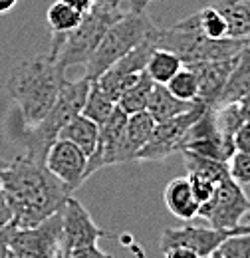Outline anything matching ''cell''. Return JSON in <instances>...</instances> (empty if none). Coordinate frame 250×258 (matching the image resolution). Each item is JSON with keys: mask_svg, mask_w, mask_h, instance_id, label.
<instances>
[{"mask_svg": "<svg viewBox=\"0 0 250 258\" xmlns=\"http://www.w3.org/2000/svg\"><path fill=\"white\" fill-rule=\"evenodd\" d=\"M0 191L12 211V223L34 226L62 211L70 189L46 167V163L20 155L0 173Z\"/></svg>", "mask_w": 250, "mask_h": 258, "instance_id": "cell-1", "label": "cell"}, {"mask_svg": "<svg viewBox=\"0 0 250 258\" xmlns=\"http://www.w3.org/2000/svg\"><path fill=\"white\" fill-rule=\"evenodd\" d=\"M66 84V68L48 54L16 64L6 82V94L16 101L20 121L34 125L54 107Z\"/></svg>", "mask_w": 250, "mask_h": 258, "instance_id": "cell-2", "label": "cell"}, {"mask_svg": "<svg viewBox=\"0 0 250 258\" xmlns=\"http://www.w3.org/2000/svg\"><path fill=\"white\" fill-rule=\"evenodd\" d=\"M92 80L86 76L78 82H68L56 99L54 107L46 113V117L34 125H24L22 121L18 123L16 133V143L24 147L26 157H32L36 161H46V155L52 147V143L60 137L62 127L76 115L82 111V105L86 101L88 90H90Z\"/></svg>", "mask_w": 250, "mask_h": 258, "instance_id": "cell-3", "label": "cell"}, {"mask_svg": "<svg viewBox=\"0 0 250 258\" xmlns=\"http://www.w3.org/2000/svg\"><path fill=\"white\" fill-rule=\"evenodd\" d=\"M153 42L157 48L175 52L183 60V64H193L203 60H222L236 56L244 44V38H222V40L209 38L201 30L195 12L171 28L157 26Z\"/></svg>", "mask_w": 250, "mask_h": 258, "instance_id": "cell-4", "label": "cell"}, {"mask_svg": "<svg viewBox=\"0 0 250 258\" xmlns=\"http://www.w3.org/2000/svg\"><path fill=\"white\" fill-rule=\"evenodd\" d=\"M157 24L149 18L147 10H129L121 14L103 34L94 54L86 62V78L97 80L107 68L123 58L135 46L145 42L155 32Z\"/></svg>", "mask_w": 250, "mask_h": 258, "instance_id": "cell-5", "label": "cell"}, {"mask_svg": "<svg viewBox=\"0 0 250 258\" xmlns=\"http://www.w3.org/2000/svg\"><path fill=\"white\" fill-rule=\"evenodd\" d=\"M125 12H115L109 8H103L94 4L92 10H88L80 24L68 34H52L50 54L64 66H86L90 56L94 54L95 46L103 38L105 30Z\"/></svg>", "mask_w": 250, "mask_h": 258, "instance_id": "cell-6", "label": "cell"}, {"mask_svg": "<svg viewBox=\"0 0 250 258\" xmlns=\"http://www.w3.org/2000/svg\"><path fill=\"white\" fill-rule=\"evenodd\" d=\"M0 258H62V211L26 228L2 226Z\"/></svg>", "mask_w": 250, "mask_h": 258, "instance_id": "cell-7", "label": "cell"}, {"mask_svg": "<svg viewBox=\"0 0 250 258\" xmlns=\"http://www.w3.org/2000/svg\"><path fill=\"white\" fill-rule=\"evenodd\" d=\"M103 236L109 234L95 225L88 209L70 195L62 207V258L109 256L97 246Z\"/></svg>", "mask_w": 250, "mask_h": 258, "instance_id": "cell-8", "label": "cell"}, {"mask_svg": "<svg viewBox=\"0 0 250 258\" xmlns=\"http://www.w3.org/2000/svg\"><path fill=\"white\" fill-rule=\"evenodd\" d=\"M250 209V199L246 197L240 183H236L232 177L220 181L205 203L199 205L197 217L209 221L215 228L232 230L244 221V215Z\"/></svg>", "mask_w": 250, "mask_h": 258, "instance_id": "cell-9", "label": "cell"}, {"mask_svg": "<svg viewBox=\"0 0 250 258\" xmlns=\"http://www.w3.org/2000/svg\"><path fill=\"white\" fill-rule=\"evenodd\" d=\"M205 109H207V105L197 101V105L193 109L155 123L149 141L137 151L135 161H163V159L171 157L173 153L181 151L189 127L199 119V115Z\"/></svg>", "mask_w": 250, "mask_h": 258, "instance_id": "cell-10", "label": "cell"}, {"mask_svg": "<svg viewBox=\"0 0 250 258\" xmlns=\"http://www.w3.org/2000/svg\"><path fill=\"white\" fill-rule=\"evenodd\" d=\"M127 113L119 105L111 111V115L105 119V123L99 125V137L94 153L88 157L86 167V179L92 177L103 167L129 163V155L125 149V125H127Z\"/></svg>", "mask_w": 250, "mask_h": 258, "instance_id": "cell-11", "label": "cell"}, {"mask_svg": "<svg viewBox=\"0 0 250 258\" xmlns=\"http://www.w3.org/2000/svg\"><path fill=\"white\" fill-rule=\"evenodd\" d=\"M157 30V28H155ZM153 36L155 32L151 34L145 42H141L139 46H135L131 52H127L123 58H119L111 68H107L95 82L97 86L105 92V96L111 97L115 103L119 96L123 94L125 90L141 76V72L145 70L147 66V60L155 48V42H153Z\"/></svg>", "mask_w": 250, "mask_h": 258, "instance_id": "cell-12", "label": "cell"}, {"mask_svg": "<svg viewBox=\"0 0 250 258\" xmlns=\"http://www.w3.org/2000/svg\"><path fill=\"white\" fill-rule=\"evenodd\" d=\"M232 234L230 230L215 228V226H179V228H165L161 234V252L167 248H187L195 258L211 256L213 250L220 242Z\"/></svg>", "mask_w": 250, "mask_h": 258, "instance_id": "cell-13", "label": "cell"}, {"mask_svg": "<svg viewBox=\"0 0 250 258\" xmlns=\"http://www.w3.org/2000/svg\"><path fill=\"white\" fill-rule=\"evenodd\" d=\"M46 167L62 181L64 185L74 193L82 187L86 181V167H88V155L72 141L58 137L48 155H46Z\"/></svg>", "mask_w": 250, "mask_h": 258, "instance_id": "cell-14", "label": "cell"}, {"mask_svg": "<svg viewBox=\"0 0 250 258\" xmlns=\"http://www.w3.org/2000/svg\"><path fill=\"white\" fill-rule=\"evenodd\" d=\"M234 62H236V56L222 58V60H203V62L185 64L195 72L197 82H199V99L197 101L205 103L207 107L220 105V97H222L228 78H230Z\"/></svg>", "mask_w": 250, "mask_h": 258, "instance_id": "cell-15", "label": "cell"}, {"mask_svg": "<svg viewBox=\"0 0 250 258\" xmlns=\"http://www.w3.org/2000/svg\"><path fill=\"white\" fill-rule=\"evenodd\" d=\"M163 201L169 209V213L181 221H191L199 213V201L191 189L189 177H175L169 181V185L163 191Z\"/></svg>", "mask_w": 250, "mask_h": 258, "instance_id": "cell-16", "label": "cell"}, {"mask_svg": "<svg viewBox=\"0 0 250 258\" xmlns=\"http://www.w3.org/2000/svg\"><path fill=\"white\" fill-rule=\"evenodd\" d=\"M250 92V36L244 38V44L240 48V52L236 54V62L230 72V78L224 86V92L220 97V105L222 103H230V101H238Z\"/></svg>", "mask_w": 250, "mask_h": 258, "instance_id": "cell-17", "label": "cell"}, {"mask_svg": "<svg viewBox=\"0 0 250 258\" xmlns=\"http://www.w3.org/2000/svg\"><path fill=\"white\" fill-rule=\"evenodd\" d=\"M195 105H197V101H185V99L175 97L165 84H155L145 111L155 119V123H159V121H165V119L185 113L189 109H193Z\"/></svg>", "mask_w": 250, "mask_h": 258, "instance_id": "cell-18", "label": "cell"}, {"mask_svg": "<svg viewBox=\"0 0 250 258\" xmlns=\"http://www.w3.org/2000/svg\"><path fill=\"white\" fill-rule=\"evenodd\" d=\"M60 137L68 139L72 143H76L88 157L94 153L95 145H97V137H99V125L92 121L90 117L76 113L60 131Z\"/></svg>", "mask_w": 250, "mask_h": 258, "instance_id": "cell-19", "label": "cell"}, {"mask_svg": "<svg viewBox=\"0 0 250 258\" xmlns=\"http://www.w3.org/2000/svg\"><path fill=\"white\" fill-rule=\"evenodd\" d=\"M226 20L228 38L250 36V0H215L213 2Z\"/></svg>", "mask_w": 250, "mask_h": 258, "instance_id": "cell-20", "label": "cell"}, {"mask_svg": "<svg viewBox=\"0 0 250 258\" xmlns=\"http://www.w3.org/2000/svg\"><path fill=\"white\" fill-rule=\"evenodd\" d=\"M155 127V119L143 109L137 113H131L127 117V125H125V149L129 155V161H135L137 151L149 141L151 133Z\"/></svg>", "mask_w": 250, "mask_h": 258, "instance_id": "cell-21", "label": "cell"}, {"mask_svg": "<svg viewBox=\"0 0 250 258\" xmlns=\"http://www.w3.org/2000/svg\"><path fill=\"white\" fill-rule=\"evenodd\" d=\"M181 68H183V60L175 52L155 46L151 56H149V60H147L145 72L149 74V78L155 84H167Z\"/></svg>", "mask_w": 250, "mask_h": 258, "instance_id": "cell-22", "label": "cell"}, {"mask_svg": "<svg viewBox=\"0 0 250 258\" xmlns=\"http://www.w3.org/2000/svg\"><path fill=\"white\" fill-rule=\"evenodd\" d=\"M153 86H155V82H153V80L149 78V74L143 70L141 76L119 96L117 105L123 109L127 115L137 113V111H143V109L147 107V101H149V96H151V92H153Z\"/></svg>", "mask_w": 250, "mask_h": 258, "instance_id": "cell-23", "label": "cell"}, {"mask_svg": "<svg viewBox=\"0 0 250 258\" xmlns=\"http://www.w3.org/2000/svg\"><path fill=\"white\" fill-rule=\"evenodd\" d=\"M183 159H185V167H187L189 173H197V175H203L211 181H215L219 185L220 181L224 179H230V171H228V163L220 161V159H213V157H205V155H199V153H193L183 149Z\"/></svg>", "mask_w": 250, "mask_h": 258, "instance_id": "cell-24", "label": "cell"}, {"mask_svg": "<svg viewBox=\"0 0 250 258\" xmlns=\"http://www.w3.org/2000/svg\"><path fill=\"white\" fill-rule=\"evenodd\" d=\"M115 105H117V103H115L111 97L105 96V92L97 86V82L92 80L90 90H88V96H86V101H84L80 113L86 115V117H90L97 125H101V123H105V119L111 115V111L115 109Z\"/></svg>", "mask_w": 250, "mask_h": 258, "instance_id": "cell-25", "label": "cell"}, {"mask_svg": "<svg viewBox=\"0 0 250 258\" xmlns=\"http://www.w3.org/2000/svg\"><path fill=\"white\" fill-rule=\"evenodd\" d=\"M82 16L84 14L80 10L72 8L64 0H58V2H54L48 8L46 20H48V26H50V32L52 34H68L80 24Z\"/></svg>", "mask_w": 250, "mask_h": 258, "instance_id": "cell-26", "label": "cell"}, {"mask_svg": "<svg viewBox=\"0 0 250 258\" xmlns=\"http://www.w3.org/2000/svg\"><path fill=\"white\" fill-rule=\"evenodd\" d=\"M169 88V92L179 99H185V101H197L199 99V82H197V76L195 72L183 64V68L165 84Z\"/></svg>", "mask_w": 250, "mask_h": 258, "instance_id": "cell-27", "label": "cell"}, {"mask_svg": "<svg viewBox=\"0 0 250 258\" xmlns=\"http://www.w3.org/2000/svg\"><path fill=\"white\" fill-rule=\"evenodd\" d=\"M197 18H199L201 30L207 34L209 38H215V40L228 38L226 20H224V16L220 14V10L215 4H209V6L201 8V10L197 12Z\"/></svg>", "mask_w": 250, "mask_h": 258, "instance_id": "cell-28", "label": "cell"}, {"mask_svg": "<svg viewBox=\"0 0 250 258\" xmlns=\"http://www.w3.org/2000/svg\"><path fill=\"white\" fill-rule=\"evenodd\" d=\"M211 258H250V232L228 234L213 250Z\"/></svg>", "mask_w": 250, "mask_h": 258, "instance_id": "cell-29", "label": "cell"}, {"mask_svg": "<svg viewBox=\"0 0 250 258\" xmlns=\"http://www.w3.org/2000/svg\"><path fill=\"white\" fill-rule=\"evenodd\" d=\"M228 171L236 183L250 185V153L236 151L228 161Z\"/></svg>", "mask_w": 250, "mask_h": 258, "instance_id": "cell-30", "label": "cell"}, {"mask_svg": "<svg viewBox=\"0 0 250 258\" xmlns=\"http://www.w3.org/2000/svg\"><path fill=\"white\" fill-rule=\"evenodd\" d=\"M187 177H189V183H191V189L195 193V199L199 201V205L205 203L211 195L215 193V189H217V183L211 181V179H207V177H203V175L189 173Z\"/></svg>", "mask_w": 250, "mask_h": 258, "instance_id": "cell-31", "label": "cell"}, {"mask_svg": "<svg viewBox=\"0 0 250 258\" xmlns=\"http://www.w3.org/2000/svg\"><path fill=\"white\" fill-rule=\"evenodd\" d=\"M234 147L236 151L250 153V119H244L242 125L234 133Z\"/></svg>", "mask_w": 250, "mask_h": 258, "instance_id": "cell-32", "label": "cell"}, {"mask_svg": "<svg viewBox=\"0 0 250 258\" xmlns=\"http://www.w3.org/2000/svg\"><path fill=\"white\" fill-rule=\"evenodd\" d=\"M133 2L135 0H95V4H99L103 8H109V10H115V12H129V10H133Z\"/></svg>", "mask_w": 250, "mask_h": 258, "instance_id": "cell-33", "label": "cell"}, {"mask_svg": "<svg viewBox=\"0 0 250 258\" xmlns=\"http://www.w3.org/2000/svg\"><path fill=\"white\" fill-rule=\"evenodd\" d=\"M10 221H12V211H10V207H8L6 199H4V193L0 191V228L6 226Z\"/></svg>", "mask_w": 250, "mask_h": 258, "instance_id": "cell-34", "label": "cell"}, {"mask_svg": "<svg viewBox=\"0 0 250 258\" xmlns=\"http://www.w3.org/2000/svg\"><path fill=\"white\" fill-rule=\"evenodd\" d=\"M66 4H70L72 8L80 10L82 14H86L88 10H92V6L95 4V0H64Z\"/></svg>", "mask_w": 250, "mask_h": 258, "instance_id": "cell-35", "label": "cell"}, {"mask_svg": "<svg viewBox=\"0 0 250 258\" xmlns=\"http://www.w3.org/2000/svg\"><path fill=\"white\" fill-rule=\"evenodd\" d=\"M16 2H18V0H0V14L12 10V8L16 6Z\"/></svg>", "mask_w": 250, "mask_h": 258, "instance_id": "cell-36", "label": "cell"}, {"mask_svg": "<svg viewBox=\"0 0 250 258\" xmlns=\"http://www.w3.org/2000/svg\"><path fill=\"white\" fill-rule=\"evenodd\" d=\"M153 0H135L133 2V10H147V6L151 4Z\"/></svg>", "mask_w": 250, "mask_h": 258, "instance_id": "cell-37", "label": "cell"}, {"mask_svg": "<svg viewBox=\"0 0 250 258\" xmlns=\"http://www.w3.org/2000/svg\"><path fill=\"white\" fill-rule=\"evenodd\" d=\"M230 232H232V234H234V232H250V223H240L236 228H232Z\"/></svg>", "mask_w": 250, "mask_h": 258, "instance_id": "cell-38", "label": "cell"}, {"mask_svg": "<svg viewBox=\"0 0 250 258\" xmlns=\"http://www.w3.org/2000/svg\"><path fill=\"white\" fill-rule=\"evenodd\" d=\"M242 223H250V209H248V213L244 215V221H242Z\"/></svg>", "mask_w": 250, "mask_h": 258, "instance_id": "cell-39", "label": "cell"}, {"mask_svg": "<svg viewBox=\"0 0 250 258\" xmlns=\"http://www.w3.org/2000/svg\"><path fill=\"white\" fill-rule=\"evenodd\" d=\"M242 2H246V0H242Z\"/></svg>", "mask_w": 250, "mask_h": 258, "instance_id": "cell-40", "label": "cell"}]
</instances>
